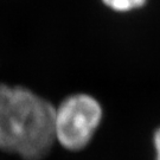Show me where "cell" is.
<instances>
[{"instance_id": "7a4b0ae2", "label": "cell", "mask_w": 160, "mask_h": 160, "mask_svg": "<svg viewBox=\"0 0 160 160\" xmlns=\"http://www.w3.org/2000/svg\"><path fill=\"white\" fill-rule=\"evenodd\" d=\"M102 120V104L96 97L72 94L55 108V140L68 151H82L92 142Z\"/></svg>"}, {"instance_id": "6da1fadb", "label": "cell", "mask_w": 160, "mask_h": 160, "mask_svg": "<svg viewBox=\"0 0 160 160\" xmlns=\"http://www.w3.org/2000/svg\"><path fill=\"white\" fill-rule=\"evenodd\" d=\"M55 107L22 86L0 83V149L42 160L55 143Z\"/></svg>"}, {"instance_id": "277c9868", "label": "cell", "mask_w": 160, "mask_h": 160, "mask_svg": "<svg viewBox=\"0 0 160 160\" xmlns=\"http://www.w3.org/2000/svg\"><path fill=\"white\" fill-rule=\"evenodd\" d=\"M153 148H154V160H160V126L155 128L152 137Z\"/></svg>"}, {"instance_id": "3957f363", "label": "cell", "mask_w": 160, "mask_h": 160, "mask_svg": "<svg viewBox=\"0 0 160 160\" xmlns=\"http://www.w3.org/2000/svg\"><path fill=\"white\" fill-rule=\"evenodd\" d=\"M108 8L115 12H129L146 4L147 0H101Z\"/></svg>"}]
</instances>
